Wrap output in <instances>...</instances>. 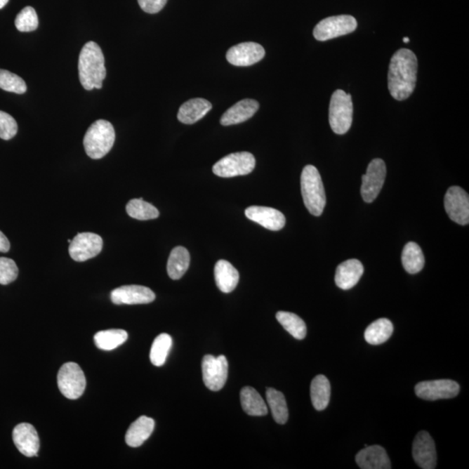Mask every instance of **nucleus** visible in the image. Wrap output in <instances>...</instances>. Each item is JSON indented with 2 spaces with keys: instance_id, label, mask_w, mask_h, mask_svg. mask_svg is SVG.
<instances>
[{
  "instance_id": "41",
  "label": "nucleus",
  "mask_w": 469,
  "mask_h": 469,
  "mask_svg": "<svg viewBox=\"0 0 469 469\" xmlns=\"http://www.w3.org/2000/svg\"><path fill=\"white\" fill-rule=\"evenodd\" d=\"M9 2V0H0V9L4 8L6 6V4Z\"/></svg>"
},
{
  "instance_id": "21",
  "label": "nucleus",
  "mask_w": 469,
  "mask_h": 469,
  "mask_svg": "<svg viewBox=\"0 0 469 469\" xmlns=\"http://www.w3.org/2000/svg\"><path fill=\"white\" fill-rule=\"evenodd\" d=\"M259 104L258 101L253 100H244L237 102L232 107L225 112V114L221 117L222 126H229L233 124H238L245 122L258 111Z\"/></svg>"
},
{
  "instance_id": "20",
  "label": "nucleus",
  "mask_w": 469,
  "mask_h": 469,
  "mask_svg": "<svg viewBox=\"0 0 469 469\" xmlns=\"http://www.w3.org/2000/svg\"><path fill=\"white\" fill-rule=\"evenodd\" d=\"M364 265L357 259H350L337 267L335 281L337 287L348 291L357 285L364 274Z\"/></svg>"
},
{
  "instance_id": "35",
  "label": "nucleus",
  "mask_w": 469,
  "mask_h": 469,
  "mask_svg": "<svg viewBox=\"0 0 469 469\" xmlns=\"http://www.w3.org/2000/svg\"><path fill=\"white\" fill-rule=\"evenodd\" d=\"M0 89L9 93L24 94L27 93V86L25 80L14 73L0 69Z\"/></svg>"
},
{
  "instance_id": "43",
  "label": "nucleus",
  "mask_w": 469,
  "mask_h": 469,
  "mask_svg": "<svg viewBox=\"0 0 469 469\" xmlns=\"http://www.w3.org/2000/svg\"><path fill=\"white\" fill-rule=\"evenodd\" d=\"M71 242H72L71 239H69V240H68V243H69V244H71Z\"/></svg>"
},
{
  "instance_id": "6",
  "label": "nucleus",
  "mask_w": 469,
  "mask_h": 469,
  "mask_svg": "<svg viewBox=\"0 0 469 469\" xmlns=\"http://www.w3.org/2000/svg\"><path fill=\"white\" fill-rule=\"evenodd\" d=\"M256 166V159L247 152H236L223 157L214 164L212 171L221 178H234L250 174Z\"/></svg>"
},
{
  "instance_id": "27",
  "label": "nucleus",
  "mask_w": 469,
  "mask_h": 469,
  "mask_svg": "<svg viewBox=\"0 0 469 469\" xmlns=\"http://www.w3.org/2000/svg\"><path fill=\"white\" fill-rule=\"evenodd\" d=\"M190 256L188 251L182 246L176 247L171 251L167 263L169 277L173 280H178L184 276L190 266Z\"/></svg>"
},
{
  "instance_id": "42",
  "label": "nucleus",
  "mask_w": 469,
  "mask_h": 469,
  "mask_svg": "<svg viewBox=\"0 0 469 469\" xmlns=\"http://www.w3.org/2000/svg\"><path fill=\"white\" fill-rule=\"evenodd\" d=\"M409 41H410V39L409 38H407V37H405V38L403 39V42H404V43H409Z\"/></svg>"
},
{
  "instance_id": "30",
  "label": "nucleus",
  "mask_w": 469,
  "mask_h": 469,
  "mask_svg": "<svg viewBox=\"0 0 469 469\" xmlns=\"http://www.w3.org/2000/svg\"><path fill=\"white\" fill-rule=\"evenodd\" d=\"M266 398L274 420L278 424L287 423L289 410L284 394L275 388H268L266 391Z\"/></svg>"
},
{
  "instance_id": "22",
  "label": "nucleus",
  "mask_w": 469,
  "mask_h": 469,
  "mask_svg": "<svg viewBox=\"0 0 469 469\" xmlns=\"http://www.w3.org/2000/svg\"><path fill=\"white\" fill-rule=\"evenodd\" d=\"M212 109L210 102L204 98H193L181 105L178 113V119L183 124H192L203 119Z\"/></svg>"
},
{
  "instance_id": "16",
  "label": "nucleus",
  "mask_w": 469,
  "mask_h": 469,
  "mask_svg": "<svg viewBox=\"0 0 469 469\" xmlns=\"http://www.w3.org/2000/svg\"><path fill=\"white\" fill-rule=\"evenodd\" d=\"M156 298L155 293L151 289L141 285L122 286L111 293L112 302L117 305L121 304H147L152 303Z\"/></svg>"
},
{
  "instance_id": "1",
  "label": "nucleus",
  "mask_w": 469,
  "mask_h": 469,
  "mask_svg": "<svg viewBox=\"0 0 469 469\" xmlns=\"http://www.w3.org/2000/svg\"><path fill=\"white\" fill-rule=\"evenodd\" d=\"M418 61L416 54L409 49H401L392 57L388 68V91L395 100H407L415 90Z\"/></svg>"
},
{
  "instance_id": "26",
  "label": "nucleus",
  "mask_w": 469,
  "mask_h": 469,
  "mask_svg": "<svg viewBox=\"0 0 469 469\" xmlns=\"http://www.w3.org/2000/svg\"><path fill=\"white\" fill-rule=\"evenodd\" d=\"M331 387L329 381L324 375H318L310 385V397L314 408L322 411L327 408L331 400Z\"/></svg>"
},
{
  "instance_id": "25",
  "label": "nucleus",
  "mask_w": 469,
  "mask_h": 469,
  "mask_svg": "<svg viewBox=\"0 0 469 469\" xmlns=\"http://www.w3.org/2000/svg\"><path fill=\"white\" fill-rule=\"evenodd\" d=\"M241 405L244 412L251 416H263L268 414V407L258 391L244 387L240 392Z\"/></svg>"
},
{
  "instance_id": "11",
  "label": "nucleus",
  "mask_w": 469,
  "mask_h": 469,
  "mask_svg": "<svg viewBox=\"0 0 469 469\" xmlns=\"http://www.w3.org/2000/svg\"><path fill=\"white\" fill-rule=\"evenodd\" d=\"M103 239L95 233H79L70 244L69 254L76 262L95 258L102 251Z\"/></svg>"
},
{
  "instance_id": "36",
  "label": "nucleus",
  "mask_w": 469,
  "mask_h": 469,
  "mask_svg": "<svg viewBox=\"0 0 469 469\" xmlns=\"http://www.w3.org/2000/svg\"><path fill=\"white\" fill-rule=\"evenodd\" d=\"M15 27L21 32H30L39 27V18L34 7L27 6L18 14Z\"/></svg>"
},
{
  "instance_id": "10",
  "label": "nucleus",
  "mask_w": 469,
  "mask_h": 469,
  "mask_svg": "<svg viewBox=\"0 0 469 469\" xmlns=\"http://www.w3.org/2000/svg\"><path fill=\"white\" fill-rule=\"evenodd\" d=\"M387 173L383 159H376L369 164L367 172L362 176L361 193L366 203H372L382 190Z\"/></svg>"
},
{
  "instance_id": "2",
  "label": "nucleus",
  "mask_w": 469,
  "mask_h": 469,
  "mask_svg": "<svg viewBox=\"0 0 469 469\" xmlns=\"http://www.w3.org/2000/svg\"><path fill=\"white\" fill-rule=\"evenodd\" d=\"M79 74L84 89H101L103 80L106 77V69L104 54L97 43L88 42L80 51Z\"/></svg>"
},
{
  "instance_id": "38",
  "label": "nucleus",
  "mask_w": 469,
  "mask_h": 469,
  "mask_svg": "<svg viewBox=\"0 0 469 469\" xmlns=\"http://www.w3.org/2000/svg\"><path fill=\"white\" fill-rule=\"evenodd\" d=\"M18 133V124L13 117L0 111V138L10 140Z\"/></svg>"
},
{
  "instance_id": "28",
  "label": "nucleus",
  "mask_w": 469,
  "mask_h": 469,
  "mask_svg": "<svg viewBox=\"0 0 469 469\" xmlns=\"http://www.w3.org/2000/svg\"><path fill=\"white\" fill-rule=\"evenodd\" d=\"M393 331V324L388 319H378L366 329L364 333L366 342L371 345H380L390 338Z\"/></svg>"
},
{
  "instance_id": "24",
  "label": "nucleus",
  "mask_w": 469,
  "mask_h": 469,
  "mask_svg": "<svg viewBox=\"0 0 469 469\" xmlns=\"http://www.w3.org/2000/svg\"><path fill=\"white\" fill-rule=\"evenodd\" d=\"M214 274L216 284L222 292L230 293L237 288L239 273L232 263L226 260H219L216 263Z\"/></svg>"
},
{
  "instance_id": "39",
  "label": "nucleus",
  "mask_w": 469,
  "mask_h": 469,
  "mask_svg": "<svg viewBox=\"0 0 469 469\" xmlns=\"http://www.w3.org/2000/svg\"><path fill=\"white\" fill-rule=\"evenodd\" d=\"M139 6L144 12L157 13L166 6L168 0H138Z\"/></svg>"
},
{
  "instance_id": "18",
  "label": "nucleus",
  "mask_w": 469,
  "mask_h": 469,
  "mask_svg": "<svg viewBox=\"0 0 469 469\" xmlns=\"http://www.w3.org/2000/svg\"><path fill=\"white\" fill-rule=\"evenodd\" d=\"M245 216L263 228L273 232L283 229L286 223L284 215L270 207L251 206L245 210Z\"/></svg>"
},
{
  "instance_id": "33",
  "label": "nucleus",
  "mask_w": 469,
  "mask_h": 469,
  "mask_svg": "<svg viewBox=\"0 0 469 469\" xmlns=\"http://www.w3.org/2000/svg\"><path fill=\"white\" fill-rule=\"evenodd\" d=\"M172 346V338L170 335L166 333H163L157 337L152 345L151 353H150V359H151L152 364L161 367L166 364V358L169 352H170Z\"/></svg>"
},
{
  "instance_id": "17",
  "label": "nucleus",
  "mask_w": 469,
  "mask_h": 469,
  "mask_svg": "<svg viewBox=\"0 0 469 469\" xmlns=\"http://www.w3.org/2000/svg\"><path fill=\"white\" fill-rule=\"evenodd\" d=\"M14 444L27 457L38 456L40 442L38 433L32 424L20 423L13 432Z\"/></svg>"
},
{
  "instance_id": "19",
  "label": "nucleus",
  "mask_w": 469,
  "mask_h": 469,
  "mask_svg": "<svg viewBox=\"0 0 469 469\" xmlns=\"http://www.w3.org/2000/svg\"><path fill=\"white\" fill-rule=\"evenodd\" d=\"M362 469H390L391 463L386 450L379 445L365 446L355 456Z\"/></svg>"
},
{
  "instance_id": "31",
  "label": "nucleus",
  "mask_w": 469,
  "mask_h": 469,
  "mask_svg": "<svg viewBox=\"0 0 469 469\" xmlns=\"http://www.w3.org/2000/svg\"><path fill=\"white\" fill-rule=\"evenodd\" d=\"M277 321L294 338L303 340L307 335L305 322L298 315L286 311H279L276 315Z\"/></svg>"
},
{
  "instance_id": "14",
  "label": "nucleus",
  "mask_w": 469,
  "mask_h": 469,
  "mask_svg": "<svg viewBox=\"0 0 469 469\" xmlns=\"http://www.w3.org/2000/svg\"><path fill=\"white\" fill-rule=\"evenodd\" d=\"M265 56V50L254 42H245L234 46L226 53L230 64L234 67H251L258 63Z\"/></svg>"
},
{
  "instance_id": "7",
  "label": "nucleus",
  "mask_w": 469,
  "mask_h": 469,
  "mask_svg": "<svg viewBox=\"0 0 469 469\" xmlns=\"http://www.w3.org/2000/svg\"><path fill=\"white\" fill-rule=\"evenodd\" d=\"M58 386L64 397L76 400L84 394L86 387V376L75 362L64 364L58 374Z\"/></svg>"
},
{
  "instance_id": "37",
  "label": "nucleus",
  "mask_w": 469,
  "mask_h": 469,
  "mask_svg": "<svg viewBox=\"0 0 469 469\" xmlns=\"http://www.w3.org/2000/svg\"><path fill=\"white\" fill-rule=\"evenodd\" d=\"M18 269L13 259L0 258V284L6 285L17 279Z\"/></svg>"
},
{
  "instance_id": "3",
  "label": "nucleus",
  "mask_w": 469,
  "mask_h": 469,
  "mask_svg": "<svg viewBox=\"0 0 469 469\" xmlns=\"http://www.w3.org/2000/svg\"><path fill=\"white\" fill-rule=\"evenodd\" d=\"M116 138L114 127L108 121L98 120L87 130L84 147L93 159H100L111 151Z\"/></svg>"
},
{
  "instance_id": "23",
  "label": "nucleus",
  "mask_w": 469,
  "mask_h": 469,
  "mask_svg": "<svg viewBox=\"0 0 469 469\" xmlns=\"http://www.w3.org/2000/svg\"><path fill=\"white\" fill-rule=\"evenodd\" d=\"M155 428V421L147 416H140L136 420L130 428H128L126 435L127 445L131 448H138L144 444L146 440L152 435Z\"/></svg>"
},
{
  "instance_id": "40",
  "label": "nucleus",
  "mask_w": 469,
  "mask_h": 469,
  "mask_svg": "<svg viewBox=\"0 0 469 469\" xmlns=\"http://www.w3.org/2000/svg\"><path fill=\"white\" fill-rule=\"evenodd\" d=\"M11 244L7 237L0 232V252L6 253L10 250Z\"/></svg>"
},
{
  "instance_id": "8",
  "label": "nucleus",
  "mask_w": 469,
  "mask_h": 469,
  "mask_svg": "<svg viewBox=\"0 0 469 469\" xmlns=\"http://www.w3.org/2000/svg\"><path fill=\"white\" fill-rule=\"evenodd\" d=\"M357 28V21L350 15L332 16L324 18L316 25L313 31L318 41L338 38L351 34Z\"/></svg>"
},
{
  "instance_id": "13",
  "label": "nucleus",
  "mask_w": 469,
  "mask_h": 469,
  "mask_svg": "<svg viewBox=\"0 0 469 469\" xmlns=\"http://www.w3.org/2000/svg\"><path fill=\"white\" fill-rule=\"evenodd\" d=\"M445 210L450 219L461 225L469 223L468 194L459 186H452L447 192L444 199Z\"/></svg>"
},
{
  "instance_id": "34",
  "label": "nucleus",
  "mask_w": 469,
  "mask_h": 469,
  "mask_svg": "<svg viewBox=\"0 0 469 469\" xmlns=\"http://www.w3.org/2000/svg\"><path fill=\"white\" fill-rule=\"evenodd\" d=\"M126 211L131 218L143 221L159 217V210L143 199L131 200L126 205Z\"/></svg>"
},
{
  "instance_id": "15",
  "label": "nucleus",
  "mask_w": 469,
  "mask_h": 469,
  "mask_svg": "<svg viewBox=\"0 0 469 469\" xmlns=\"http://www.w3.org/2000/svg\"><path fill=\"white\" fill-rule=\"evenodd\" d=\"M414 460L423 469H434L437 464V454L433 438L427 431L417 434L413 442Z\"/></svg>"
},
{
  "instance_id": "32",
  "label": "nucleus",
  "mask_w": 469,
  "mask_h": 469,
  "mask_svg": "<svg viewBox=\"0 0 469 469\" xmlns=\"http://www.w3.org/2000/svg\"><path fill=\"white\" fill-rule=\"evenodd\" d=\"M128 334L124 329H109L98 332L94 336V343L98 349L112 350L126 342Z\"/></svg>"
},
{
  "instance_id": "12",
  "label": "nucleus",
  "mask_w": 469,
  "mask_h": 469,
  "mask_svg": "<svg viewBox=\"0 0 469 469\" xmlns=\"http://www.w3.org/2000/svg\"><path fill=\"white\" fill-rule=\"evenodd\" d=\"M417 397L426 401L441 400L456 397L460 385L452 380L443 379L421 382L415 388Z\"/></svg>"
},
{
  "instance_id": "29",
  "label": "nucleus",
  "mask_w": 469,
  "mask_h": 469,
  "mask_svg": "<svg viewBox=\"0 0 469 469\" xmlns=\"http://www.w3.org/2000/svg\"><path fill=\"white\" fill-rule=\"evenodd\" d=\"M402 265L407 272L416 274L423 269L425 258L418 244L409 242L405 245L402 255Z\"/></svg>"
},
{
  "instance_id": "5",
  "label": "nucleus",
  "mask_w": 469,
  "mask_h": 469,
  "mask_svg": "<svg viewBox=\"0 0 469 469\" xmlns=\"http://www.w3.org/2000/svg\"><path fill=\"white\" fill-rule=\"evenodd\" d=\"M329 120L335 133L343 135L350 131L353 122V102L350 94L343 90H336L332 94Z\"/></svg>"
},
{
  "instance_id": "9",
  "label": "nucleus",
  "mask_w": 469,
  "mask_h": 469,
  "mask_svg": "<svg viewBox=\"0 0 469 469\" xmlns=\"http://www.w3.org/2000/svg\"><path fill=\"white\" fill-rule=\"evenodd\" d=\"M229 364L225 355L215 357L206 355L202 362V372L204 385L211 391H219L225 385L228 378Z\"/></svg>"
},
{
  "instance_id": "4",
  "label": "nucleus",
  "mask_w": 469,
  "mask_h": 469,
  "mask_svg": "<svg viewBox=\"0 0 469 469\" xmlns=\"http://www.w3.org/2000/svg\"><path fill=\"white\" fill-rule=\"evenodd\" d=\"M301 190L303 203L310 213L316 217L321 216L326 205V195L320 173L316 167H304L301 176Z\"/></svg>"
}]
</instances>
